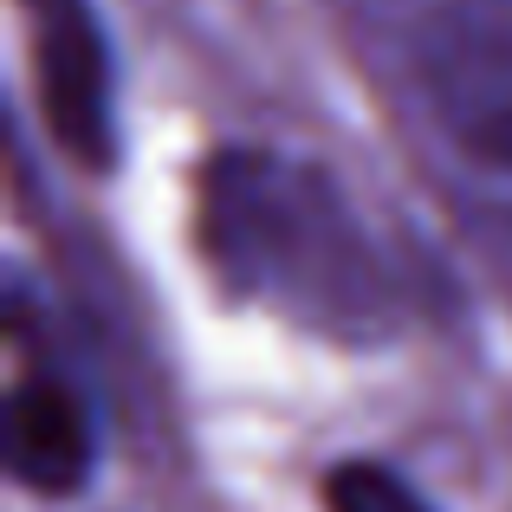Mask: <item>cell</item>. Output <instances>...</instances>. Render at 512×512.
I'll use <instances>...</instances> for the list:
<instances>
[{
    "label": "cell",
    "mask_w": 512,
    "mask_h": 512,
    "mask_svg": "<svg viewBox=\"0 0 512 512\" xmlns=\"http://www.w3.org/2000/svg\"><path fill=\"white\" fill-rule=\"evenodd\" d=\"M325 512H435L396 467L383 461H344L325 480Z\"/></svg>",
    "instance_id": "obj_5"
},
{
    "label": "cell",
    "mask_w": 512,
    "mask_h": 512,
    "mask_svg": "<svg viewBox=\"0 0 512 512\" xmlns=\"http://www.w3.org/2000/svg\"><path fill=\"white\" fill-rule=\"evenodd\" d=\"M98 461L91 409L52 363H26L7 396V467L33 493H78Z\"/></svg>",
    "instance_id": "obj_3"
},
{
    "label": "cell",
    "mask_w": 512,
    "mask_h": 512,
    "mask_svg": "<svg viewBox=\"0 0 512 512\" xmlns=\"http://www.w3.org/2000/svg\"><path fill=\"white\" fill-rule=\"evenodd\" d=\"M33 72L46 130L65 156L104 169L117 156V91H111V46L78 0H33Z\"/></svg>",
    "instance_id": "obj_2"
},
{
    "label": "cell",
    "mask_w": 512,
    "mask_h": 512,
    "mask_svg": "<svg viewBox=\"0 0 512 512\" xmlns=\"http://www.w3.org/2000/svg\"><path fill=\"white\" fill-rule=\"evenodd\" d=\"M201 260L234 299L338 344H383L409 312L396 260L305 156L214 150L195 195Z\"/></svg>",
    "instance_id": "obj_1"
},
{
    "label": "cell",
    "mask_w": 512,
    "mask_h": 512,
    "mask_svg": "<svg viewBox=\"0 0 512 512\" xmlns=\"http://www.w3.org/2000/svg\"><path fill=\"white\" fill-rule=\"evenodd\" d=\"M428 91L474 156L512 169V33H461L428 46Z\"/></svg>",
    "instance_id": "obj_4"
}]
</instances>
